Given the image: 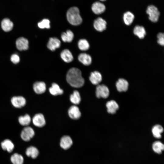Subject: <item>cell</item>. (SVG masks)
Segmentation results:
<instances>
[{
    "mask_svg": "<svg viewBox=\"0 0 164 164\" xmlns=\"http://www.w3.org/2000/svg\"><path fill=\"white\" fill-rule=\"evenodd\" d=\"M66 80L71 86L75 87H81L84 84V79L82 77L80 70L76 68H72L68 70Z\"/></svg>",
    "mask_w": 164,
    "mask_h": 164,
    "instance_id": "6da1fadb",
    "label": "cell"
},
{
    "mask_svg": "<svg viewBox=\"0 0 164 164\" xmlns=\"http://www.w3.org/2000/svg\"><path fill=\"white\" fill-rule=\"evenodd\" d=\"M67 17L68 22L73 25H78L82 22L79 10L76 7H71L68 9L67 13Z\"/></svg>",
    "mask_w": 164,
    "mask_h": 164,
    "instance_id": "7a4b0ae2",
    "label": "cell"
},
{
    "mask_svg": "<svg viewBox=\"0 0 164 164\" xmlns=\"http://www.w3.org/2000/svg\"><path fill=\"white\" fill-rule=\"evenodd\" d=\"M146 12L151 21L155 22L158 21L160 13L157 7L153 5H150L148 7Z\"/></svg>",
    "mask_w": 164,
    "mask_h": 164,
    "instance_id": "3957f363",
    "label": "cell"
},
{
    "mask_svg": "<svg viewBox=\"0 0 164 164\" xmlns=\"http://www.w3.org/2000/svg\"><path fill=\"white\" fill-rule=\"evenodd\" d=\"M109 94V90L106 85L103 84L99 85L97 87L96 95L97 98H106L108 97Z\"/></svg>",
    "mask_w": 164,
    "mask_h": 164,
    "instance_id": "277c9868",
    "label": "cell"
},
{
    "mask_svg": "<svg viewBox=\"0 0 164 164\" xmlns=\"http://www.w3.org/2000/svg\"><path fill=\"white\" fill-rule=\"evenodd\" d=\"M34 135L35 132L33 129L30 127L27 126L22 131L21 136L23 140L27 142L29 141Z\"/></svg>",
    "mask_w": 164,
    "mask_h": 164,
    "instance_id": "5b68a950",
    "label": "cell"
},
{
    "mask_svg": "<svg viewBox=\"0 0 164 164\" xmlns=\"http://www.w3.org/2000/svg\"><path fill=\"white\" fill-rule=\"evenodd\" d=\"M11 102L15 108H21L26 104V101L24 97L21 96H14L11 99Z\"/></svg>",
    "mask_w": 164,
    "mask_h": 164,
    "instance_id": "8992f818",
    "label": "cell"
},
{
    "mask_svg": "<svg viewBox=\"0 0 164 164\" xmlns=\"http://www.w3.org/2000/svg\"><path fill=\"white\" fill-rule=\"evenodd\" d=\"M32 121L35 126L38 127H43L46 123L44 117L41 113L35 114L32 118Z\"/></svg>",
    "mask_w": 164,
    "mask_h": 164,
    "instance_id": "52a82bcc",
    "label": "cell"
},
{
    "mask_svg": "<svg viewBox=\"0 0 164 164\" xmlns=\"http://www.w3.org/2000/svg\"><path fill=\"white\" fill-rule=\"evenodd\" d=\"M107 22L106 21L101 17H99L95 19L94 22V26L97 31L102 32L106 28Z\"/></svg>",
    "mask_w": 164,
    "mask_h": 164,
    "instance_id": "ba28073f",
    "label": "cell"
},
{
    "mask_svg": "<svg viewBox=\"0 0 164 164\" xmlns=\"http://www.w3.org/2000/svg\"><path fill=\"white\" fill-rule=\"evenodd\" d=\"M16 44L17 48L19 50H26L28 48V41L24 37H20L16 41Z\"/></svg>",
    "mask_w": 164,
    "mask_h": 164,
    "instance_id": "9c48e42d",
    "label": "cell"
},
{
    "mask_svg": "<svg viewBox=\"0 0 164 164\" xmlns=\"http://www.w3.org/2000/svg\"><path fill=\"white\" fill-rule=\"evenodd\" d=\"M68 114L71 118L75 120L79 119L81 115L79 108L75 105L71 106L69 108Z\"/></svg>",
    "mask_w": 164,
    "mask_h": 164,
    "instance_id": "30bf717a",
    "label": "cell"
},
{
    "mask_svg": "<svg viewBox=\"0 0 164 164\" xmlns=\"http://www.w3.org/2000/svg\"><path fill=\"white\" fill-rule=\"evenodd\" d=\"M116 86L117 90L120 92L126 91L128 88V83L127 80L123 78H120L116 82Z\"/></svg>",
    "mask_w": 164,
    "mask_h": 164,
    "instance_id": "8fae6325",
    "label": "cell"
},
{
    "mask_svg": "<svg viewBox=\"0 0 164 164\" xmlns=\"http://www.w3.org/2000/svg\"><path fill=\"white\" fill-rule=\"evenodd\" d=\"M61 45L60 41L55 37L50 38L47 44L48 48L52 51L55 50L59 48Z\"/></svg>",
    "mask_w": 164,
    "mask_h": 164,
    "instance_id": "7c38bea8",
    "label": "cell"
},
{
    "mask_svg": "<svg viewBox=\"0 0 164 164\" xmlns=\"http://www.w3.org/2000/svg\"><path fill=\"white\" fill-rule=\"evenodd\" d=\"M91 9L93 12L96 14H100L105 10L106 7L103 3L99 2H96L92 5Z\"/></svg>",
    "mask_w": 164,
    "mask_h": 164,
    "instance_id": "4fadbf2b",
    "label": "cell"
},
{
    "mask_svg": "<svg viewBox=\"0 0 164 164\" xmlns=\"http://www.w3.org/2000/svg\"><path fill=\"white\" fill-rule=\"evenodd\" d=\"M72 144V140L69 136H64L61 139L60 146L63 149H68L71 146Z\"/></svg>",
    "mask_w": 164,
    "mask_h": 164,
    "instance_id": "5bb4252c",
    "label": "cell"
},
{
    "mask_svg": "<svg viewBox=\"0 0 164 164\" xmlns=\"http://www.w3.org/2000/svg\"><path fill=\"white\" fill-rule=\"evenodd\" d=\"M33 89L34 92L37 94H43L46 90V84L43 82H36L33 84Z\"/></svg>",
    "mask_w": 164,
    "mask_h": 164,
    "instance_id": "9a60e30c",
    "label": "cell"
},
{
    "mask_svg": "<svg viewBox=\"0 0 164 164\" xmlns=\"http://www.w3.org/2000/svg\"><path fill=\"white\" fill-rule=\"evenodd\" d=\"M89 78L90 80L93 84L97 85L101 81L102 77L99 72L95 71L91 73Z\"/></svg>",
    "mask_w": 164,
    "mask_h": 164,
    "instance_id": "2e32d148",
    "label": "cell"
},
{
    "mask_svg": "<svg viewBox=\"0 0 164 164\" xmlns=\"http://www.w3.org/2000/svg\"><path fill=\"white\" fill-rule=\"evenodd\" d=\"M108 113L114 114L119 108V106L117 103L114 100H111L108 101L106 104Z\"/></svg>",
    "mask_w": 164,
    "mask_h": 164,
    "instance_id": "e0dca14e",
    "label": "cell"
},
{
    "mask_svg": "<svg viewBox=\"0 0 164 164\" xmlns=\"http://www.w3.org/2000/svg\"><path fill=\"white\" fill-rule=\"evenodd\" d=\"M78 60L85 65H90L92 62V59L90 55L86 53H81L78 56Z\"/></svg>",
    "mask_w": 164,
    "mask_h": 164,
    "instance_id": "ac0fdd59",
    "label": "cell"
},
{
    "mask_svg": "<svg viewBox=\"0 0 164 164\" xmlns=\"http://www.w3.org/2000/svg\"><path fill=\"white\" fill-rule=\"evenodd\" d=\"M13 26V22L8 18L3 19L1 22V27L3 30L8 32L11 30Z\"/></svg>",
    "mask_w": 164,
    "mask_h": 164,
    "instance_id": "d6986e66",
    "label": "cell"
},
{
    "mask_svg": "<svg viewBox=\"0 0 164 164\" xmlns=\"http://www.w3.org/2000/svg\"><path fill=\"white\" fill-rule=\"evenodd\" d=\"M133 33L140 39L144 38L146 33L145 28L142 26L138 25L136 26L134 28Z\"/></svg>",
    "mask_w": 164,
    "mask_h": 164,
    "instance_id": "ffe728a7",
    "label": "cell"
},
{
    "mask_svg": "<svg viewBox=\"0 0 164 164\" xmlns=\"http://www.w3.org/2000/svg\"><path fill=\"white\" fill-rule=\"evenodd\" d=\"M60 56L63 60L66 62L69 63L73 59V57L71 52L67 49L63 50L60 54Z\"/></svg>",
    "mask_w": 164,
    "mask_h": 164,
    "instance_id": "44dd1931",
    "label": "cell"
},
{
    "mask_svg": "<svg viewBox=\"0 0 164 164\" xmlns=\"http://www.w3.org/2000/svg\"><path fill=\"white\" fill-rule=\"evenodd\" d=\"M152 148L154 152L160 154L164 149V145L160 141H156L153 143Z\"/></svg>",
    "mask_w": 164,
    "mask_h": 164,
    "instance_id": "7402d4cb",
    "label": "cell"
},
{
    "mask_svg": "<svg viewBox=\"0 0 164 164\" xmlns=\"http://www.w3.org/2000/svg\"><path fill=\"white\" fill-rule=\"evenodd\" d=\"M1 145L2 149L8 152H11L14 148V145L10 140L6 139L2 142Z\"/></svg>",
    "mask_w": 164,
    "mask_h": 164,
    "instance_id": "603a6c76",
    "label": "cell"
},
{
    "mask_svg": "<svg viewBox=\"0 0 164 164\" xmlns=\"http://www.w3.org/2000/svg\"><path fill=\"white\" fill-rule=\"evenodd\" d=\"M50 93L53 95H61L63 93V91L61 89L59 86L55 83H53L52 86L49 88Z\"/></svg>",
    "mask_w": 164,
    "mask_h": 164,
    "instance_id": "cb8c5ba5",
    "label": "cell"
},
{
    "mask_svg": "<svg viewBox=\"0 0 164 164\" xmlns=\"http://www.w3.org/2000/svg\"><path fill=\"white\" fill-rule=\"evenodd\" d=\"M163 132L162 127L160 125L154 126L152 129V132L154 137L157 138H160L162 137L161 134Z\"/></svg>",
    "mask_w": 164,
    "mask_h": 164,
    "instance_id": "d4e9b609",
    "label": "cell"
},
{
    "mask_svg": "<svg viewBox=\"0 0 164 164\" xmlns=\"http://www.w3.org/2000/svg\"><path fill=\"white\" fill-rule=\"evenodd\" d=\"M74 37V35L72 31L67 30L66 32H63L61 35L62 40L65 42H71Z\"/></svg>",
    "mask_w": 164,
    "mask_h": 164,
    "instance_id": "484cf974",
    "label": "cell"
},
{
    "mask_svg": "<svg viewBox=\"0 0 164 164\" xmlns=\"http://www.w3.org/2000/svg\"><path fill=\"white\" fill-rule=\"evenodd\" d=\"M39 154V152L38 149L33 146H30L28 147L26 151V155L33 159L36 158L38 156Z\"/></svg>",
    "mask_w": 164,
    "mask_h": 164,
    "instance_id": "4316f807",
    "label": "cell"
},
{
    "mask_svg": "<svg viewBox=\"0 0 164 164\" xmlns=\"http://www.w3.org/2000/svg\"><path fill=\"white\" fill-rule=\"evenodd\" d=\"M134 18V15L132 13L129 11L127 12L124 14V22L126 25H130L132 23Z\"/></svg>",
    "mask_w": 164,
    "mask_h": 164,
    "instance_id": "83f0119b",
    "label": "cell"
},
{
    "mask_svg": "<svg viewBox=\"0 0 164 164\" xmlns=\"http://www.w3.org/2000/svg\"><path fill=\"white\" fill-rule=\"evenodd\" d=\"M18 121L20 125L22 126H27L30 123L31 118L28 114L20 116L18 118Z\"/></svg>",
    "mask_w": 164,
    "mask_h": 164,
    "instance_id": "f1b7e54d",
    "label": "cell"
},
{
    "mask_svg": "<svg viewBox=\"0 0 164 164\" xmlns=\"http://www.w3.org/2000/svg\"><path fill=\"white\" fill-rule=\"evenodd\" d=\"M11 160L13 164H23L24 159L22 155L16 153L11 156Z\"/></svg>",
    "mask_w": 164,
    "mask_h": 164,
    "instance_id": "f546056e",
    "label": "cell"
},
{
    "mask_svg": "<svg viewBox=\"0 0 164 164\" xmlns=\"http://www.w3.org/2000/svg\"><path fill=\"white\" fill-rule=\"evenodd\" d=\"M70 100L73 103L77 104L81 101V98L79 93L77 91H74L70 96Z\"/></svg>",
    "mask_w": 164,
    "mask_h": 164,
    "instance_id": "4dcf8cb0",
    "label": "cell"
},
{
    "mask_svg": "<svg viewBox=\"0 0 164 164\" xmlns=\"http://www.w3.org/2000/svg\"><path fill=\"white\" fill-rule=\"evenodd\" d=\"M78 46L79 49L82 51H85L88 50L90 47L88 42L86 39H82L80 40L78 43Z\"/></svg>",
    "mask_w": 164,
    "mask_h": 164,
    "instance_id": "1f68e13d",
    "label": "cell"
},
{
    "mask_svg": "<svg viewBox=\"0 0 164 164\" xmlns=\"http://www.w3.org/2000/svg\"><path fill=\"white\" fill-rule=\"evenodd\" d=\"M50 21L47 19H44L38 23V27L41 29H49L50 28Z\"/></svg>",
    "mask_w": 164,
    "mask_h": 164,
    "instance_id": "d6a6232c",
    "label": "cell"
},
{
    "mask_svg": "<svg viewBox=\"0 0 164 164\" xmlns=\"http://www.w3.org/2000/svg\"><path fill=\"white\" fill-rule=\"evenodd\" d=\"M164 35L163 33L160 32L158 34L157 36L158 38L157 42L158 43L162 46L164 45Z\"/></svg>",
    "mask_w": 164,
    "mask_h": 164,
    "instance_id": "836d02e7",
    "label": "cell"
},
{
    "mask_svg": "<svg viewBox=\"0 0 164 164\" xmlns=\"http://www.w3.org/2000/svg\"><path fill=\"white\" fill-rule=\"evenodd\" d=\"M11 60L14 63L16 64L19 62L20 58L17 55L13 54L11 56Z\"/></svg>",
    "mask_w": 164,
    "mask_h": 164,
    "instance_id": "e575fe53",
    "label": "cell"
},
{
    "mask_svg": "<svg viewBox=\"0 0 164 164\" xmlns=\"http://www.w3.org/2000/svg\"><path fill=\"white\" fill-rule=\"evenodd\" d=\"M100 0L101 1H105L106 0Z\"/></svg>",
    "mask_w": 164,
    "mask_h": 164,
    "instance_id": "d590c367",
    "label": "cell"
}]
</instances>
